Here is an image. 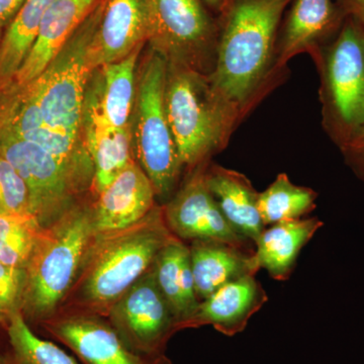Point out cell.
Listing matches in <instances>:
<instances>
[{
	"mask_svg": "<svg viewBox=\"0 0 364 364\" xmlns=\"http://www.w3.org/2000/svg\"><path fill=\"white\" fill-rule=\"evenodd\" d=\"M280 28L277 64L284 65L299 53L317 54L332 42L343 26L345 16L334 0H291Z\"/></svg>",
	"mask_w": 364,
	"mask_h": 364,
	"instance_id": "14",
	"label": "cell"
},
{
	"mask_svg": "<svg viewBox=\"0 0 364 364\" xmlns=\"http://www.w3.org/2000/svg\"><path fill=\"white\" fill-rule=\"evenodd\" d=\"M320 59L326 124L335 142L343 148L364 124V26L345 18Z\"/></svg>",
	"mask_w": 364,
	"mask_h": 364,
	"instance_id": "7",
	"label": "cell"
},
{
	"mask_svg": "<svg viewBox=\"0 0 364 364\" xmlns=\"http://www.w3.org/2000/svg\"><path fill=\"white\" fill-rule=\"evenodd\" d=\"M26 0H0V28L6 30Z\"/></svg>",
	"mask_w": 364,
	"mask_h": 364,
	"instance_id": "32",
	"label": "cell"
},
{
	"mask_svg": "<svg viewBox=\"0 0 364 364\" xmlns=\"http://www.w3.org/2000/svg\"><path fill=\"white\" fill-rule=\"evenodd\" d=\"M141 50L116 63L97 68L100 77L87 85L107 121L116 128L131 127L136 98V60Z\"/></svg>",
	"mask_w": 364,
	"mask_h": 364,
	"instance_id": "23",
	"label": "cell"
},
{
	"mask_svg": "<svg viewBox=\"0 0 364 364\" xmlns=\"http://www.w3.org/2000/svg\"><path fill=\"white\" fill-rule=\"evenodd\" d=\"M165 107L182 166L202 164L227 143L239 109L215 90L208 74L168 63Z\"/></svg>",
	"mask_w": 364,
	"mask_h": 364,
	"instance_id": "4",
	"label": "cell"
},
{
	"mask_svg": "<svg viewBox=\"0 0 364 364\" xmlns=\"http://www.w3.org/2000/svg\"><path fill=\"white\" fill-rule=\"evenodd\" d=\"M163 210L170 231L181 240L223 242L254 252L252 243L225 219L205 183V171L193 174Z\"/></svg>",
	"mask_w": 364,
	"mask_h": 364,
	"instance_id": "11",
	"label": "cell"
},
{
	"mask_svg": "<svg viewBox=\"0 0 364 364\" xmlns=\"http://www.w3.org/2000/svg\"><path fill=\"white\" fill-rule=\"evenodd\" d=\"M4 31L0 28V42H1L2 36H4Z\"/></svg>",
	"mask_w": 364,
	"mask_h": 364,
	"instance_id": "35",
	"label": "cell"
},
{
	"mask_svg": "<svg viewBox=\"0 0 364 364\" xmlns=\"http://www.w3.org/2000/svg\"><path fill=\"white\" fill-rule=\"evenodd\" d=\"M149 37L147 0H102V16L88 49L91 70L142 49Z\"/></svg>",
	"mask_w": 364,
	"mask_h": 364,
	"instance_id": "13",
	"label": "cell"
},
{
	"mask_svg": "<svg viewBox=\"0 0 364 364\" xmlns=\"http://www.w3.org/2000/svg\"><path fill=\"white\" fill-rule=\"evenodd\" d=\"M345 18H351L364 26V0H334Z\"/></svg>",
	"mask_w": 364,
	"mask_h": 364,
	"instance_id": "31",
	"label": "cell"
},
{
	"mask_svg": "<svg viewBox=\"0 0 364 364\" xmlns=\"http://www.w3.org/2000/svg\"><path fill=\"white\" fill-rule=\"evenodd\" d=\"M208 6H212L213 9H217V11H221L227 0H203Z\"/></svg>",
	"mask_w": 364,
	"mask_h": 364,
	"instance_id": "33",
	"label": "cell"
},
{
	"mask_svg": "<svg viewBox=\"0 0 364 364\" xmlns=\"http://www.w3.org/2000/svg\"><path fill=\"white\" fill-rule=\"evenodd\" d=\"M7 341L18 364H79L56 344L33 331L21 312H16L6 327Z\"/></svg>",
	"mask_w": 364,
	"mask_h": 364,
	"instance_id": "26",
	"label": "cell"
},
{
	"mask_svg": "<svg viewBox=\"0 0 364 364\" xmlns=\"http://www.w3.org/2000/svg\"><path fill=\"white\" fill-rule=\"evenodd\" d=\"M0 156L13 165L28 189L41 227L51 226L74 207V198L91 183L38 144L0 129Z\"/></svg>",
	"mask_w": 364,
	"mask_h": 364,
	"instance_id": "8",
	"label": "cell"
},
{
	"mask_svg": "<svg viewBox=\"0 0 364 364\" xmlns=\"http://www.w3.org/2000/svg\"><path fill=\"white\" fill-rule=\"evenodd\" d=\"M189 253L196 294L200 301L208 298L225 284L247 275H255L259 270L254 252L223 242L193 241Z\"/></svg>",
	"mask_w": 364,
	"mask_h": 364,
	"instance_id": "20",
	"label": "cell"
},
{
	"mask_svg": "<svg viewBox=\"0 0 364 364\" xmlns=\"http://www.w3.org/2000/svg\"><path fill=\"white\" fill-rule=\"evenodd\" d=\"M152 182L135 160L98 193L92 208L95 233L117 231L136 224L155 208Z\"/></svg>",
	"mask_w": 364,
	"mask_h": 364,
	"instance_id": "16",
	"label": "cell"
},
{
	"mask_svg": "<svg viewBox=\"0 0 364 364\" xmlns=\"http://www.w3.org/2000/svg\"><path fill=\"white\" fill-rule=\"evenodd\" d=\"M82 138L93 165V186L97 195L133 161L132 128H116L107 121L95 95L86 88Z\"/></svg>",
	"mask_w": 364,
	"mask_h": 364,
	"instance_id": "15",
	"label": "cell"
},
{
	"mask_svg": "<svg viewBox=\"0 0 364 364\" xmlns=\"http://www.w3.org/2000/svg\"><path fill=\"white\" fill-rule=\"evenodd\" d=\"M205 179L225 219L255 245L265 226L258 210L259 193L250 181L240 172L218 165L205 171Z\"/></svg>",
	"mask_w": 364,
	"mask_h": 364,
	"instance_id": "19",
	"label": "cell"
},
{
	"mask_svg": "<svg viewBox=\"0 0 364 364\" xmlns=\"http://www.w3.org/2000/svg\"><path fill=\"white\" fill-rule=\"evenodd\" d=\"M150 14V49L168 63L202 72L212 57L215 62L219 23L200 0H147Z\"/></svg>",
	"mask_w": 364,
	"mask_h": 364,
	"instance_id": "9",
	"label": "cell"
},
{
	"mask_svg": "<svg viewBox=\"0 0 364 364\" xmlns=\"http://www.w3.org/2000/svg\"><path fill=\"white\" fill-rule=\"evenodd\" d=\"M43 326L85 364H171L164 354L143 355L132 350L109 323L95 316L53 318Z\"/></svg>",
	"mask_w": 364,
	"mask_h": 364,
	"instance_id": "12",
	"label": "cell"
},
{
	"mask_svg": "<svg viewBox=\"0 0 364 364\" xmlns=\"http://www.w3.org/2000/svg\"><path fill=\"white\" fill-rule=\"evenodd\" d=\"M26 280V269L0 263V326L4 329L14 314L21 312Z\"/></svg>",
	"mask_w": 364,
	"mask_h": 364,
	"instance_id": "29",
	"label": "cell"
},
{
	"mask_svg": "<svg viewBox=\"0 0 364 364\" xmlns=\"http://www.w3.org/2000/svg\"><path fill=\"white\" fill-rule=\"evenodd\" d=\"M98 1L55 0L45 14L32 49L11 85L21 87L39 77Z\"/></svg>",
	"mask_w": 364,
	"mask_h": 364,
	"instance_id": "17",
	"label": "cell"
},
{
	"mask_svg": "<svg viewBox=\"0 0 364 364\" xmlns=\"http://www.w3.org/2000/svg\"><path fill=\"white\" fill-rule=\"evenodd\" d=\"M42 229L33 215L0 213V263L26 269Z\"/></svg>",
	"mask_w": 364,
	"mask_h": 364,
	"instance_id": "27",
	"label": "cell"
},
{
	"mask_svg": "<svg viewBox=\"0 0 364 364\" xmlns=\"http://www.w3.org/2000/svg\"><path fill=\"white\" fill-rule=\"evenodd\" d=\"M55 0H26L0 42V90L11 85L32 49L41 23Z\"/></svg>",
	"mask_w": 364,
	"mask_h": 364,
	"instance_id": "24",
	"label": "cell"
},
{
	"mask_svg": "<svg viewBox=\"0 0 364 364\" xmlns=\"http://www.w3.org/2000/svg\"><path fill=\"white\" fill-rule=\"evenodd\" d=\"M318 218L296 219L272 225L261 234L254 259L257 267L269 273L272 279L284 282L289 279L301 249L322 228Z\"/></svg>",
	"mask_w": 364,
	"mask_h": 364,
	"instance_id": "21",
	"label": "cell"
},
{
	"mask_svg": "<svg viewBox=\"0 0 364 364\" xmlns=\"http://www.w3.org/2000/svg\"><path fill=\"white\" fill-rule=\"evenodd\" d=\"M153 272L176 318V330L183 329L200 303L196 294L189 247L174 237L157 256Z\"/></svg>",
	"mask_w": 364,
	"mask_h": 364,
	"instance_id": "22",
	"label": "cell"
},
{
	"mask_svg": "<svg viewBox=\"0 0 364 364\" xmlns=\"http://www.w3.org/2000/svg\"><path fill=\"white\" fill-rule=\"evenodd\" d=\"M267 301V294L255 275H247L225 284L200 301L183 329L212 325L222 334L235 336L245 330L249 320Z\"/></svg>",
	"mask_w": 364,
	"mask_h": 364,
	"instance_id": "18",
	"label": "cell"
},
{
	"mask_svg": "<svg viewBox=\"0 0 364 364\" xmlns=\"http://www.w3.org/2000/svg\"><path fill=\"white\" fill-rule=\"evenodd\" d=\"M174 237L164 210L156 207L130 227L95 235L79 274L81 299L95 313L109 315Z\"/></svg>",
	"mask_w": 364,
	"mask_h": 364,
	"instance_id": "2",
	"label": "cell"
},
{
	"mask_svg": "<svg viewBox=\"0 0 364 364\" xmlns=\"http://www.w3.org/2000/svg\"><path fill=\"white\" fill-rule=\"evenodd\" d=\"M102 11V0H100L39 77L21 86L39 109L46 128L76 139H83V105L92 73L88 49Z\"/></svg>",
	"mask_w": 364,
	"mask_h": 364,
	"instance_id": "5",
	"label": "cell"
},
{
	"mask_svg": "<svg viewBox=\"0 0 364 364\" xmlns=\"http://www.w3.org/2000/svg\"><path fill=\"white\" fill-rule=\"evenodd\" d=\"M291 0H227L212 73L215 90L240 111L272 64L280 23Z\"/></svg>",
	"mask_w": 364,
	"mask_h": 364,
	"instance_id": "1",
	"label": "cell"
},
{
	"mask_svg": "<svg viewBox=\"0 0 364 364\" xmlns=\"http://www.w3.org/2000/svg\"><path fill=\"white\" fill-rule=\"evenodd\" d=\"M0 364H18L16 359L14 358L13 354L9 351V353L1 354L0 353Z\"/></svg>",
	"mask_w": 364,
	"mask_h": 364,
	"instance_id": "34",
	"label": "cell"
},
{
	"mask_svg": "<svg viewBox=\"0 0 364 364\" xmlns=\"http://www.w3.org/2000/svg\"><path fill=\"white\" fill-rule=\"evenodd\" d=\"M317 193L294 184L286 173H280L258 196V210L264 226L301 219L316 208Z\"/></svg>",
	"mask_w": 364,
	"mask_h": 364,
	"instance_id": "25",
	"label": "cell"
},
{
	"mask_svg": "<svg viewBox=\"0 0 364 364\" xmlns=\"http://www.w3.org/2000/svg\"><path fill=\"white\" fill-rule=\"evenodd\" d=\"M109 324L124 343L143 355H162L176 321L163 296L153 267L112 306Z\"/></svg>",
	"mask_w": 364,
	"mask_h": 364,
	"instance_id": "10",
	"label": "cell"
},
{
	"mask_svg": "<svg viewBox=\"0 0 364 364\" xmlns=\"http://www.w3.org/2000/svg\"><path fill=\"white\" fill-rule=\"evenodd\" d=\"M0 213L33 215L30 193L25 181L13 165L2 156H0Z\"/></svg>",
	"mask_w": 364,
	"mask_h": 364,
	"instance_id": "28",
	"label": "cell"
},
{
	"mask_svg": "<svg viewBox=\"0 0 364 364\" xmlns=\"http://www.w3.org/2000/svg\"><path fill=\"white\" fill-rule=\"evenodd\" d=\"M347 162L364 179V124L358 135L342 148Z\"/></svg>",
	"mask_w": 364,
	"mask_h": 364,
	"instance_id": "30",
	"label": "cell"
},
{
	"mask_svg": "<svg viewBox=\"0 0 364 364\" xmlns=\"http://www.w3.org/2000/svg\"><path fill=\"white\" fill-rule=\"evenodd\" d=\"M92 208L74 205L43 228L26 267L21 314L28 324H45L80 274L95 238Z\"/></svg>",
	"mask_w": 364,
	"mask_h": 364,
	"instance_id": "3",
	"label": "cell"
},
{
	"mask_svg": "<svg viewBox=\"0 0 364 364\" xmlns=\"http://www.w3.org/2000/svg\"><path fill=\"white\" fill-rule=\"evenodd\" d=\"M167 68V60L150 49L139 68L131 126L139 165L162 200L176 188L182 167L165 107Z\"/></svg>",
	"mask_w": 364,
	"mask_h": 364,
	"instance_id": "6",
	"label": "cell"
}]
</instances>
